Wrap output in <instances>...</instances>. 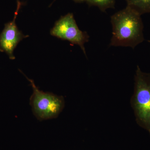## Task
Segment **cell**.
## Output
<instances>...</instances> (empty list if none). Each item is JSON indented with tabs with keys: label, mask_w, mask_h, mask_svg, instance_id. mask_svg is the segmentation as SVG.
I'll use <instances>...</instances> for the list:
<instances>
[{
	"label": "cell",
	"mask_w": 150,
	"mask_h": 150,
	"mask_svg": "<svg viewBox=\"0 0 150 150\" xmlns=\"http://www.w3.org/2000/svg\"><path fill=\"white\" fill-rule=\"evenodd\" d=\"M89 6L97 7L101 11L109 8H115V0H83Z\"/></svg>",
	"instance_id": "obj_7"
},
{
	"label": "cell",
	"mask_w": 150,
	"mask_h": 150,
	"mask_svg": "<svg viewBox=\"0 0 150 150\" xmlns=\"http://www.w3.org/2000/svg\"><path fill=\"white\" fill-rule=\"evenodd\" d=\"M50 34L61 40H67L73 45H78L86 56L84 44L88 42L90 36L87 32L79 28L72 13L61 16L51 28Z\"/></svg>",
	"instance_id": "obj_4"
},
{
	"label": "cell",
	"mask_w": 150,
	"mask_h": 150,
	"mask_svg": "<svg viewBox=\"0 0 150 150\" xmlns=\"http://www.w3.org/2000/svg\"><path fill=\"white\" fill-rule=\"evenodd\" d=\"M127 6L140 14L150 13V0H126Z\"/></svg>",
	"instance_id": "obj_6"
},
{
	"label": "cell",
	"mask_w": 150,
	"mask_h": 150,
	"mask_svg": "<svg viewBox=\"0 0 150 150\" xmlns=\"http://www.w3.org/2000/svg\"><path fill=\"white\" fill-rule=\"evenodd\" d=\"M130 103L137 124L150 136V73L143 72L138 66Z\"/></svg>",
	"instance_id": "obj_2"
},
{
	"label": "cell",
	"mask_w": 150,
	"mask_h": 150,
	"mask_svg": "<svg viewBox=\"0 0 150 150\" xmlns=\"http://www.w3.org/2000/svg\"><path fill=\"white\" fill-rule=\"evenodd\" d=\"M141 15L127 6L110 17L112 36L110 46L134 48L144 40V25Z\"/></svg>",
	"instance_id": "obj_1"
},
{
	"label": "cell",
	"mask_w": 150,
	"mask_h": 150,
	"mask_svg": "<svg viewBox=\"0 0 150 150\" xmlns=\"http://www.w3.org/2000/svg\"><path fill=\"white\" fill-rule=\"evenodd\" d=\"M56 1V0H54V1ZM73 1L77 3H81L84 2L83 0H73Z\"/></svg>",
	"instance_id": "obj_8"
},
{
	"label": "cell",
	"mask_w": 150,
	"mask_h": 150,
	"mask_svg": "<svg viewBox=\"0 0 150 150\" xmlns=\"http://www.w3.org/2000/svg\"><path fill=\"white\" fill-rule=\"evenodd\" d=\"M149 42H150V41H149Z\"/></svg>",
	"instance_id": "obj_9"
},
{
	"label": "cell",
	"mask_w": 150,
	"mask_h": 150,
	"mask_svg": "<svg viewBox=\"0 0 150 150\" xmlns=\"http://www.w3.org/2000/svg\"><path fill=\"white\" fill-rule=\"evenodd\" d=\"M26 78L33 88V92L30 98V104L35 117L39 121L57 118L64 108V97L40 90L34 81Z\"/></svg>",
	"instance_id": "obj_3"
},
{
	"label": "cell",
	"mask_w": 150,
	"mask_h": 150,
	"mask_svg": "<svg viewBox=\"0 0 150 150\" xmlns=\"http://www.w3.org/2000/svg\"><path fill=\"white\" fill-rule=\"evenodd\" d=\"M22 5V3L18 0L13 20L5 25L4 28L0 35V50L5 52L10 59L12 60L15 59L13 52L18 44L24 38L29 37L28 35H24L18 29L16 23L17 17Z\"/></svg>",
	"instance_id": "obj_5"
}]
</instances>
